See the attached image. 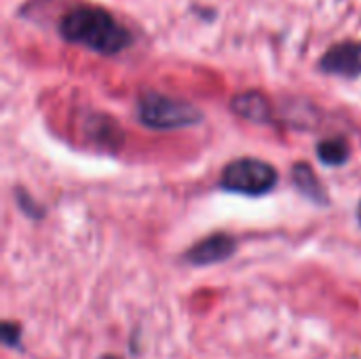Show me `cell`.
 <instances>
[{
  "label": "cell",
  "instance_id": "6da1fadb",
  "mask_svg": "<svg viewBox=\"0 0 361 359\" xmlns=\"http://www.w3.org/2000/svg\"><path fill=\"white\" fill-rule=\"evenodd\" d=\"M59 34L74 44H82L99 55H116L131 47V32L121 25L106 8L76 6L59 21Z\"/></svg>",
  "mask_w": 361,
  "mask_h": 359
},
{
  "label": "cell",
  "instance_id": "8fae6325",
  "mask_svg": "<svg viewBox=\"0 0 361 359\" xmlns=\"http://www.w3.org/2000/svg\"><path fill=\"white\" fill-rule=\"evenodd\" d=\"M102 359H121V358H116V355H104Z\"/></svg>",
  "mask_w": 361,
  "mask_h": 359
},
{
  "label": "cell",
  "instance_id": "30bf717a",
  "mask_svg": "<svg viewBox=\"0 0 361 359\" xmlns=\"http://www.w3.org/2000/svg\"><path fill=\"white\" fill-rule=\"evenodd\" d=\"M15 197H17V205H19L27 216H32V218H34V216H36V218H40V216H42V212H40V209H36V203H34V201H32V199H30L21 188H19V190H15Z\"/></svg>",
  "mask_w": 361,
  "mask_h": 359
},
{
  "label": "cell",
  "instance_id": "8992f818",
  "mask_svg": "<svg viewBox=\"0 0 361 359\" xmlns=\"http://www.w3.org/2000/svg\"><path fill=\"white\" fill-rule=\"evenodd\" d=\"M233 110L252 123H271V102L258 91H247L233 97Z\"/></svg>",
  "mask_w": 361,
  "mask_h": 359
},
{
  "label": "cell",
  "instance_id": "7a4b0ae2",
  "mask_svg": "<svg viewBox=\"0 0 361 359\" xmlns=\"http://www.w3.org/2000/svg\"><path fill=\"white\" fill-rule=\"evenodd\" d=\"M137 118L142 125L157 131H171L192 127L203 121V112L188 102L167 97L157 91H148L137 99Z\"/></svg>",
  "mask_w": 361,
  "mask_h": 359
},
{
  "label": "cell",
  "instance_id": "277c9868",
  "mask_svg": "<svg viewBox=\"0 0 361 359\" xmlns=\"http://www.w3.org/2000/svg\"><path fill=\"white\" fill-rule=\"evenodd\" d=\"M319 70L326 74H336L345 78H355L361 74V42L347 40L334 44L319 59Z\"/></svg>",
  "mask_w": 361,
  "mask_h": 359
},
{
  "label": "cell",
  "instance_id": "ba28073f",
  "mask_svg": "<svg viewBox=\"0 0 361 359\" xmlns=\"http://www.w3.org/2000/svg\"><path fill=\"white\" fill-rule=\"evenodd\" d=\"M317 157L328 167H341L351 159V146L343 138L324 140L317 144Z\"/></svg>",
  "mask_w": 361,
  "mask_h": 359
},
{
  "label": "cell",
  "instance_id": "5b68a950",
  "mask_svg": "<svg viewBox=\"0 0 361 359\" xmlns=\"http://www.w3.org/2000/svg\"><path fill=\"white\" fill-rule=\"evenodd\" d=\"M237 250V241L231 235L218 233L212 235L199 243H195L186 254L184 260L192 267H209V264H218L228 260Z\"/></svg>",
  "mask_w": 361,
  "mask_h": 359
},
{
  "label": "cell",
  "instance_id": "9c48e42d",
  "mask_svg": "<svg viewBox=\"0 0 361 359\" xmlns=\"http://www.w3.org/2000/svg\"><path fill=\"white\" fill-rule=\"evenodd\" d=\"M0 336H2V343L11 349H21V330L17 324H11V322H4L0 326Z\"/></svg>",
  "mask_w": 361,
  "mask_h": 359
},
{
  "label": "cell",
  "instance_id": "7c38bea8",
  "mask_svg": "<svg viewBox=\"0 0 361 359\" xmlns=\"http://www.w3.org/2000/svg\"><path fill=\"white\" fill-rule=\"evenodd\" d=\"M357 218H360V224H361V203H360V207H357Z\"/></svg>",
  "mask_w": 361,
  "mask_h": 359
},
{
  "label": "cell",
  "instance_id": "3957f363",
  "mask_svg": "<svg viewBox=\"0 0 361 359\" xmlns=\"http://www.w3.org/2000/svg\"><path fill=\"white\" fill-rule=\"evenodd\" d=\"M279 182V174L273 165L260 159H237L222 169L220 188L247 197H260L271 193Z\"/></svg>",
  "mask_w": 361,
  "mask_h": 359
},
{
  "label": "cell",
  "instance_id": "52a82bcc",
  "mask_svg": "<svg viewBox=\"0 0 361 359\" xmlns=\"http://www.w3.org/2000/svg\"><path fill=\"white\" fill-rule=\"evenodd\" d=\"M292 180L296 184V188L311 201H315L317 205H328V195L324 184L319 182V178L315 176L313 167L307 163H296L292 169Z\"/></svg>",
  "mask_w": 361,
  "mask_h": 359
}]
</instances>
